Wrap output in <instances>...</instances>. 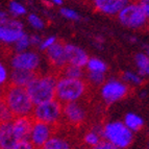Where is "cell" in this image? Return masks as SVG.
I'll list each match as a JSON object with an SVG mask.
<instances>
[{
  "mask_svg": "<svg viewBox=\"0 0 149 149\" xmlns=\"http://www.w3.org/2000/svg\"><path fill=\"white\" fill-rule=\"evenodd\" d=\"M37 74L38 73L24 71V70L13 69L12 72L10 73V85L26 88Z\"/></svg>",
  "mask_w": 149,
  "mask_h": 149,
  "instance_id": "obj_17",
  "label": "cell"
},
{
  "mask_svg": "<svg viewBox=\"0 0 149 149\" xmlns=\"http://www.w3.org/2000/svg\"><path fill=\"white\" fill-rule=\"evenodd\" d=\"M88 92V82L85 78H69L58 75L55 89V99L62 103L78 102Z\"/></svg>",
  "mask_w": 149,
  "mask_h": 149,
  "instance_id": "obj_2",
  "label": "cell"
},
{
  "mask_svg": "<svg viewBox=\"0 0 149 149\" xmlns=\"http://www.w3.org/2000/svg\"><path fill=\"white\" fill-rule=\"evenodd\" d=\"M45 55L50 66L56 70L58 73L68 65L65 43L63 42L57 41L53 46L45 51Z\"/></svg>",
  "mask_w": 149,
  "mask_h": 149,
  "instance_id": "obj_12",
  "label": "cell"
},
{
  "mask_svg": "<svg viewBox=\"0 0 149 149\" xmlns=\"http://www.w3.org/2000/svg\"><path fill=\"white\" fill-rule=\"evenodd\" d=\"M122 78L125 80L126 82L129 84H134V85H141L143 82L142 77L138 74H134L132 72H124L122 75Z\"/></svg>",
  "mask_w": 149,
  "mask_h": 149,
  "instance_id": "obj_30",
  "label": "cell"
},
{
  "mask_svg": "<svg viewBox=\"0 0 149 149\" xmlns=\"http://www.w3.org/2000/svg\"><path fill=\"white\" fill-rule=\"evenodd\" d=\"M24 27L17 18H10L4 24H0V43L5 45H14L23 35Z\"/></svg>",
  "mask_w": 149,
  "mask_h": 149,
  "instance_id": "obj_9",
  "label": "cell"
},
{
  "mask_svg": "<svg viewBox=\"0 0 149 149\" xmlns=\"http://www.w3.org/2000/svg\"><path fill=\"white\" fill-rule=\"evenodd\" d=\"M119 22L123 26L132 29H142L147 27L149 20L144 10L137 1H130L126 6L122 8L117 15Z\"/></svg>",
  "mask_w": 149,
  "mask_h": 149,
  "instance_id": "obj_5",
  "label": "cell"
},
{
  "mask_svg": "<svg viewBox=\"0 0 149 149\" xmlns=\"http://www.w3.org/2000/svg\"><path fill=\"white\" fill-rule=\"evenodd\" d=\"M41 62L42 60L39 53L31 50L15 52V54L10 57V66L13 69L24 70L35 73H38L40 69Z\"/></svg>",
  "mask_w": 149,
  "mask_h": 149,
  "instance_id": "obj_8",
  "label": "cell"
},
{
  "mask_svg": "<svg viewBox=\"0 0 149 149\" xmlns=\"http://www.w3.org/2000/svg\"><path fill=\"white\" fill-rule=\"evenodd\" d=\"M73 149H89V148H87V147H85V146H79V147H75V148H73Z\"/></svg>",
  "mask_w": 149,
  "mask_h": 149,
  "instance_id": "obj_41",
  "label": "cell"
},
{
  "mask_svg": "<svg viewBox=\"0 0 149 149\" xmlns=\"http://www.w3.org/2000/svg\"><path fill=\"white\" fill-rule=\"evenodd\" d=\"M88 114L85 105L78 102L63 104V121L72 126H79L85 123Z\"/></svg>",
  "mask_w": 149,
  "mask_h": 149,
  "instance_id": "obj_10",
  "label": "cell"
},
{
  "mask_svg": "<svg viewBox=\"0 0 149 149\" xmlns=\"http://www.w3.org/2000/svg\"><path fill=\"white\" fill-rule=\"evenodd\" d=\"M3 101L14 117L31 116L35 104L30 99L26 88L8 85L4 88Z\"/></svg>",
  "mask_w": 149,
  "mask_h": 149,
  "instance_id": "obj_3",
  "label": "cell"
},
{
  "mask_svg": "<svg viewBox=\"0 0 149 149\" xmlns=\"http://www.w3.org/2000/svg\"><path fill=\"white\" fill-rule=\"evenodd\" d=\"M32 123H33V119L31 116H20V117L13 118V130H14L15 137L18 141L28 140Z\"/></svg>",
  "mask_w": 149,
  "mask_h": 149,
  "instance_id": "obj_14",
  "label": "cell"
},
{
  "mask_svg": "<svg viewBox=\"0 0 149 149\" xmlns=\"http://www.w3.org/2000/svg\"><path fill=\"white\" fill-rule=\"evenodd\" d=\"M58 75L55 73H38L33 79L26 87L28 95L33 104H40L43 102L55 99V89Z\"/></svg>",
  "mask_w": 149,
  "mask_h": 149,
  "instance_id": "obj_1",
  "label": "cell"
},
{
  "mask_svg": "<svg viewBox=\"0 0 149 149\" xmlns=\"http://www.w3.org/2000/svg\"><path fill=\"white\" fill-rule=\"evenodd\" d=\"M15 52H22V51H26L29 49V47L31 46V42H30V36H28L27 33H24L22 37L13 45Z\"/></svg>",
  "mask_w": 149,
  "mask_h": 149,
  "instance_id": "obj_24",
  "label": "cell"
},
{
  "mask_svg": "<svg viewBox=\"0 0 149 149\" xmlns=\"http://www.w3.org/2000/svg\"><path fill=\"white\" fill-rule=\"evenodd\" d=\"M148 149H149V144H148Z\"/></svg>",
  "mask_w": 149,
  "mask_h": 149,
  "instance_id": "obj_42",
  "label": "cell"
},
{
  "mask_svg": "<svg viewBox=\"0 0 149 149\" xmlns=\"http://www.w3.org/2000/svg\"><path fill=\"white\" fill-rule=\"evenodd\" d=\"M14 116L10 113V111L8 109V105L5 104L4 101L0 102V123L2 122H10L13 120Z\"/></svg>",
  "mask_w": 149,
  "mask_h": 149,
  "instance_id": "obj_28",
  "label": "cell"
},
{
  "mask_svg": "<svg viewBox=\"0 0 149 149\" xmlns=\"http://www.w3.org/2000/svg\"><path fill=\"white\" fill-rule=\"evenodd\" d=\"M58 75L69 77V78H85L86 71H85V68L77 67V66H74V65H67L58 73Z\"/></svg>",
  "mask_w": 149,
  "mask_h": 149,
  "instance_id": "obj_21",
  "label": "cell"
},
{
  "mask_svg": "<svg viewBox=\"0 0 149 149\" xmlns=\"http://www.w3.org/2000/svg\"><path fill=\"white\" fill-rule=\"evenodd\" d=\"M85 69L86 72H97L105 74L107 71V65L98 57H89Z\"/></svg>",
  "mask_w": 149,
  "mask_h": 149,
  "instance_id": "obj_20",
  "label": "cell"
},
{
  "mask_svg": "<svg viewBox=\"0 0 149 149\" xmlns=\"http://www.w3.org/2000/svg\"><path fill=\"white\" fill-rule=\"evenodd\" d=\"M92 149H120V148H118V147H116L115 145H113L112 143H109V142L103 140V141H101L99 144Z\"/></svg>",
  "mask_w": 149,
  "mask_h": 149,
  "instance_id": "obj_34",
  "label": "cell"
},
{
  "mask_svg": "<svg viewBox=\"0 0 149 149\" xmlns=\"http://www.w3.org/2000/svg\"><path fill=\"white\" fill-rule=\"evenodd\" d=\"M88 84L96 87H101L105 81V74L104 73H97V72H86L85 76Z\"/></svg>",
  "mask_w": 149,
  "mask_h": 149,
  "instance_id": "obj_23",
  "label": "cell"
},
{
  "mask_svg": "<svg viewBox=\"0 0 149 149\" xmlns=\"http://www.w3.org/2000/svg\"><path fill=\"white\" fill-rule=\"evenodd\" d=\"M130 1L132 0H90L97 12L107 16H117Z\"/></svg>",
  "mask_w": 149,
  "mask_h": 149,
  "instance_id": "obj_13",
  "label": "cell"
},
{
  "mask_svg": "<svg viewBox=\"0 0 149 149\" xmlns=\"http://www.w3.org/2000/svg\"><path fill=\"white\" fill-rule=\"evenodd\" d=\"M134 1L139 2V4L141 5V8H143L145 15L147 16L149 20V0H134Z\"/></svg>",
  "mask_w": 149,
  "mask_h": 149,
  "instance_id": "obj_35",
  "label": "cell"
},
{
  "mask_svg": "<svg viewBox=\"0 0 149 149\" xmlns=\"http://www.w3.org/2000/svg\"><path fill=\"white\" fill-rule=\"evenodd\" d=\"M103 141L102 138V126L101 127H94L85 132L82 137V144L84 146L89 149L94 148L95 146L99 144L100 142Z\"/></svg>",
  "mask_w": 149,
  "mask_h": 149,
  "instance_id": "obj_19",
  "label": "cell"
},
{
  "mask_svg": "<svg viewBox=\"0 0 149 149\" xmlns=\"http://www.w3.org/2000/svg\"><path fill=\"white\" fill-rule=\"evenodd\" d=\"M10 18V17L8 16V13L4 12V10H0V24H4V23H6Z\"/></svg>",
  "mask_w": 149,
  "mask_h": 149,
  "instance_id": "obj_37",
  "label": "cell"
},
{
  "mask_svg": "<svg viewBox=\"0 0 149 149\" xmlns=\"http://www.w3.org/2000/svg\"><path fill=\"white\" fill-rule=\"evenodd\" d=\"M17 142L12 121L0 123V149H12Z\"/></svg>",
  "mask_w": 149,
  "mask_h": 149,
  "instance_id": "obj_16",
  "label": "cell"
},
{
  "mask_svg": "<svg viewBox=\"0 0 149 149\" xmlns=\"http://www.w3.org/2000/svg\"><path fill=\"white\" fill-rule=\"evenodd\" d=\"M10 85V72L8 67L0 61V87L4 89Z\"/></svg>",
  "mask_w": 149,
  "mask_h": 149,
  "instance_id": "obj_27",
  "label": "cell"
},
{
  "mask_svg": "<svg viewBox=\"0 0 149 149\" xmlns=\"http://www.w3.org/2000/svg\"><path fill=\"white\" fill-rule=\"evenodd\" d=\"M55 134V126L44 123L41 121H35L32 123L29 134V140L31 144L37 149H41L43 145Z\"/></svg>",
  "mask_w": 149,
  "mask_h": 149,
  "instance_id": "obj_11",
  "label": "cell"
},
{
  "mask_svg": "<svg viewBox=\"0 0 149 149\" xmlns=\"http://www.w3.org/2000/svg\"><path fill=\"white\" fill-rule=\"evenodd\" d=\"M60 13H61V15H62V17H64L65 19H67V20L77 21L80 19L79 14H78L76 10H72V8H61Z\"/></svg>",
  "mask_w": 149,
  "mask_h": 149,
  "instance_id": "obj_29",
  "label": "cell"
},
{
  "mask_svg": "<svg viewBox=\"0 0 149 149\" xmlns=\"http://www.w3.org/2000/svg\"><path fill=\"white\" fill-rule=\"evenodd\" d=\"M41 149H73V146L67 137L55 132Z\"/></svg>",
  "mask_w": 149,
  "mask_h": 149,
  "instance_id": "obj_18",
  "label": "cell"
},
{
  "mask_svg": "<svg viewBox=\"0 0 149 149\" xmlns=\"http://www.w3.org/2000/svg\"><path fill=\"white\" fill-rule=\"evenodd\" d=\"M124 124L128 127L132 132H138L143 127L144 122L142 120L141 117H139L138 115L129 113L125 116L124 118Z\"/></svg>",
  "mask_w": 149,
  "mask_h": 149,
  "instance_id": "obj_22",
  "label": "cell"
},
{
  "mask_svg": "<svg viewBox=\"0 0 149 149\" xmlns=\"http://www.w3.org/2000/svg\"><path fill=\"white\" fill-rule=\"evenodd\" d=\"M102 138L120 149H126L134 140L132 132L124 122H107L102 126Z\"/></svg>",
  "mask_w": 149,
  "mask_h": 149,
  "instance_id": "obj_4",
  "label": "cell"
},
{
  "mask_svg": "<svg viewBox=\"0 0 149 149\" xmlns=\"http://www.w3.org/2000/svg\"><path fill=\"white\" fill-rule=\"evenodd\" d=\"M50 2L54 6H61L63 4V0H50Z\"/></svg>",
  "mask_w": 149,
  "mask_h": 149,
  "instance_id": "obj_38",
  "label": "cell"
},
{
  "mask_svg": "<svg viewBox=\"0 0 149 149\" xmlns=\"http://www.w3.org/2000/svg\"><path fill=\"white\" fill-rule=\"evenodd\" d=\"M136 63H137V66L139 68L140 73H142L144 71L145 68L148 66L149 64V56L148 55H145L143 53H139L136 56Z\"/></svg>",
  "mask_w": 149,
  "mask_h": 149,
  "instance_id": "obj_31",
  "label": "cell"
},
{
  "mask_svg": "<svg viewBox=\"0 0 149 149\" xmlns=\"http://www.w3.org/2000/svg\"><path fill=\"white\" fill-rule=\"evenodd\" d=\"M142 75H149V64H148V66H147L146 68L144 69V71L141 73Z\"/></svg>",
  "mask_w": 149,
  "mask_h": 149,
  "instance_id": "obj_40",
  "label": "cell"
},
{
  "mask_svg": "<svg viewBox=\"0 0 149 149\" xmlns=\"http://www.w3.org/2000/svg\"><path fill=\"white\" fill-rule=\"evenodd\" d=\"M66 53H67L68 65H74L77 67L85 68L89 60V55L81 47L70 43H65Z\"/></svg>",
  "mask_w": 149,
  "mask_h": 149,
  "instance_id": "obj_15",
  "label": "cell"
},
{
  "mask_svg": "<svg viewBox=\"0 0 149 149\" xmlns=\"http://www.w3.org/2000/svg\"><path fill=\"white\" fill-rule=\"evenodd\" d=\"M27 21H28V23H29L30 26L37 30L43 29L45 26L44 20H43L39 15H37V14H30V15H28Z\"/></svg>",
  "mask_w": 149,
  "mask_h": 149,
  "instance_id": "obj_26",
  "label": "cell"
},
{
  "mask_svg": "<svg viewBox=\"0 0 149 149\" xmlns=\"http://www.w3.org/2000/svg\"><path fill=\"white\" fill-rule=\"evenodd\" d=\"M12 149H37V148L31 144V142L29 140H21V141H18Z\"/></svg>",
  "mask_w": 149,
  "mask_h": 149,
  "instance_id": "obj_33",
  "label": "cell"
},
{
  "mask_svg": "<svg viewBox=\"0 0 149 149\" xmlns=\"http://www.w3.org/2000/svg\"><path fill=\"white\" fill-rule=\"evenodd\" d=\"M43 39L41 36L39 35H32L30 36V42H31V46H36V47H40L41 43H42Z\"/></svg>",
  "mask_w": 149,
  "mask_h": 149,
  "instance_id": "obj_36",
  "label": "cell"
},
{
  "mask_svg": "<svg viewBox=\"0 0 149 149\" xmlns=\"http://www.w3.org/2000/svg\"><path fill=\"white\" fill-rule=\"evenodd\" d=\"M8 10H10V15L15 18H19L26 14L25 6L18 1H10V4H8Z\"/></svg>",
  "mask_w": 149,
  "mask_h": 149,
  "instance_id": "obj_25",
  "label": "cell"
},
{
  "mask_svg": "<svg viewBox=\"0 0 149 149\" xmlns=\"http://www.w3.org/2000/svg\"><path fill=\"white\" fill-rule=\"evenodd\" d=\"M56 42H57V39H56L55 36H49V37L43 39V41H42V43H41L39 49L45 52L46 50L49 49V48L51 47V46H53Z\"/></svg>",
  "mask_w": 149,
  "mask_h": 149,
  "instance_id": "obj_32",
  "label": "cell"
},
{
  "mask_svg": "<svg viewBox=\"0 0 149 149\" xmlns=\"http://www.w3.org/2000/svg\"><path fill=\"white\" fill-rule=\"evenodd\" d=\"M3 95H4V89L0 87V102L3 100Z\"/></svg>",
  "mask_w": 149,
  "mask_h": 149,
  "instance_id": "obj_39",
  "label": "cell"
},
{
  "mask_svg": "<svg viewBox=\"0 0 149 149\" xmlns=\"http://www.w3.org/2000/svg\"><path fill=\"white\" fill-rule=\"evenodd\" d=\"M129 88L126 84L118 79L105 80L100 87V96L107 104L120 101L128 95Z\"/></svg>",
  "mask_w": 149,
  "mask_h": 149,
  "instance_id": "obj_7",
  "label": "cell"
},
{
  "mask_svg": "<svg viewBox=\"0 0 149 149\" xmlns=\"http://www.w3.org/2000/svg\"><path fill=\"white\" fill-rule=\"evenodd\" d=\"M35 121H41L55 126L63 121V104L58 100L52 99L35 105L31 114Z\"/></svg>",
  "mask_w": 149,
  "mask_h": 149,
  "instance_id": "obj_6",
  "label": "cell"
}]
</instances>
